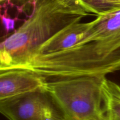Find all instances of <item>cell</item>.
I'll list each match as a JSON object with an SVG mask.
<instances>
[{
	"instance_id": "6da1fadb",
	"label": "cell",
	"mask_w": 120,
	"mask_h": 120,
	"mask_svg": "<svg viewBox=\"0 0 120 120\" xmlns=\"http://www.w3.org/2000/svg\"><path fill=\"white\" fill-rule=\"evenodd\" d=\"M22 68L47 80L79 76L105 77L120 70V8L87 22L82 37L69 49L31 61Z\"/></svg>"
},
{
	"instance_id": "7a4b0ae2",
	"label": "cell",
	"mask_w": 120,
	"mask_h": 120,
	"mask_svg": "<svg viewBox=\"0 0 120 120\" xmlns=\"http://www.w3.org/2000/svg\"><path fill=\"white\" fill-rule=\"evenodd\" d=\"M89 14L79 0H35L29 18L0 42V71L20 68L43 42Z\"/></svg>"
},
{
	"instance_id": "3957f363",
	"label": "cell",
	"mask_w": 120,
	"mask_h": 120,
	"mask_svg": "<svg viewBox=\"0 0 120 120\" xmlns=\"http://www.w3.org/2000/svg\"><path fill=\"white\" fill-rule=\"evenodd\" d=\"M105 77L85 76L49 80L45 91L67 118L89 120L105 113L102 92Z\"/></svg>"
},
{
	"instance_id": "277c9868",
	"label": "cell",
	"mask_w": 120,
	"mask_h": 120,
	"mask_svg": "<svg viewBox=\"0 0 120 120\" xmlns=\"http://www.w3.org/2000/svg\"><path fill=\"white\" fill-rule=\"evenodd\" d=\"M43 91L0 101V113L9 120H53L63 114L57 111Z\"/></svg>"
},
{
	"instance_id": "5b68a950",
	"label": "cell",
	"mask_w": 120,
	"mask_h": 120,
	"mask_svg": "<svg viewBox=\"0 0 120 120\" xmlns=\"http://www.w3.org/2000/svg\"><path fill=\"white\" fill-rule=\"evenodd\" d=\"M46 81L29 69L19 68L1 71L0 101L34 91H45Z\"/></svg>"
},
{
	"instance_id": "8992f818",
	"label": "cell",
	"mask_w": 120,
	"mask_h": 120,
	"mask_svg": "<svg viewBox=\"0 0 120 120\" xmlns=\"http://www.w3.org/2000/svg\"><path fill=\"white\" fill-rule=\"evenodd\" d=\"M87 26V22L78 21L62 28L36 48L20 68L28 62L58 53L73 46L82 37Z\"/></svg>"
},
{
	"instance_id": "52a82bcc",
	"label": "cell",
	"mask_w": 120,
	"mask_h": 120,
	"mask_svg": "<svg viewBox=\"0 0 120 120\" xmlns=\"http://www.w3.org/2000/svg\"><path fill=\"white\" fill-rule=\"evenodd\" d=\"M102 92L107 117L110 120H120V86L105 77Z\"/></svg>"
},
{
	"instance_id": "ba28073f",
	"label": "cell",
	"mask_w": 120,
	"mask_h": 120,
	"mask_svg": "<svg viewBox=\"0 0 120 120\" xmlns=\"http://www.w3.org/2000/svg\"><path fill=\"white\" fill-rule=\"evenodd\" d=\"M120 8V0H91L90 12L98 15Z\"/></svg>"
},
{
	"instance_id": "9c48e42d",
	"label": "cell",
	"mask_w": 120,
	"mask_h": 120,
	"mask_svg": "<svg viewBox=\"0 0 120 120\" xmlns=\"http://www.w3.org/2000/svg\"><path fill=\"white\" fill-rule=\"evenodd\" d=\"M2 21L7 31L13 29L14 28L15 21L14 19H11L10 18H8L4 17L3 16L2 18Z\"/></svg>"
},
{
	"instance_id": "30bf717a",
	"label": "cell",
	"mask_w": 120,
	"mask_h": 120,
	"mask_svg": "<svg viewBox=\"0 0 120 120\" xmlns=\"http://www.w3.org/2000/svg\"><path fill=\"white\" fill-rule=\"evenodd\" d=\"M81 4L83 5V7L86 9L88 12H90V6L91 4V0H79Z\"/></svg>"
},
{
	"instance_id": "8fae6325",
	"label": "cell",
	"mask_w": 120,
	"mask_h": 120,
	"mask_svg": "<svg viewBox=\"0 0 120 120\" xmlns=\"http://www.w3.org/2000/svg\"><path fill=\"white\" fill-rule=\"evenodd\" d=\"M89 120H109V118L107 117L105 114L104 113L100 115V116H97V117H94V118H91V119Z\"/></svg>"
},
{
	"instance_id": "7c38bea8",
	"label": "cell",
	"mask_w": 120,
	"mask_h": 120,
	"mask_svg": "<svg viewBox=\"0 0 120 120\" xmlns=\"http://www.w3.org/2000/svg\"><path fill=\"white\" fill-rule=\"evenodd\" d=\"M8 1V0H0V3L2 2H3V1Z\"/></svg>"
},
{
	"instance_id": "4fadbf2b",
	"label": "cell",
	"mask_w": 120,
	"mask_h": 120,
	"mask_svg": "<svg viewBox=\"0 0 120 120\" xmlns=\"http://www.w3.org/2000/svg\"><path fill=\"white\" fill-rule=\"evenodd\" d=\"M64 120H70V119H69V118H66Z\"/></svg>"
}]
</instances>
